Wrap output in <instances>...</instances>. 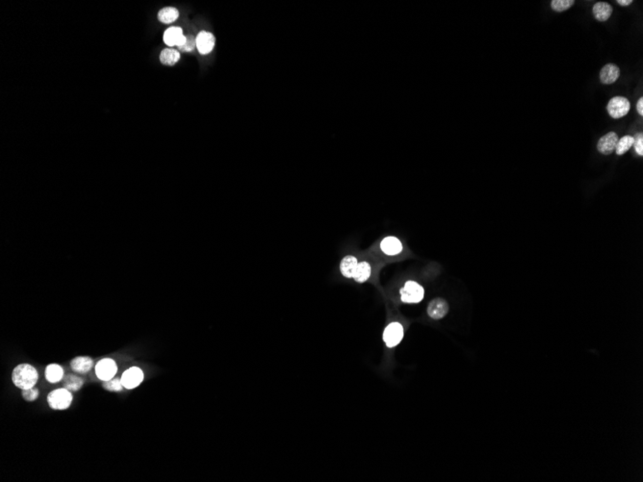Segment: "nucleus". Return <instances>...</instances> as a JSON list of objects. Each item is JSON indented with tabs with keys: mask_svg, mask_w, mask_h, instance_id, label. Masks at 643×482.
Wrapping results in <instances>:
<instances>
[{
	"mask_svg": "<svg viewBox=\"0 0 643 482\" xmlns=\"http://www.w3.org/2000/svg\"><path fill=\"white\" fill-rule=\"evenodd\" d=\"M39 380V372L30 364L18 365L12 371V381L21 390L35 387Z\"/></svg>",
	"mask_w": 643,
	"mask_h": 482,
	"instance_id": "f257e3e1",
	"label": "nucleus"
},
{
	"mask_svg": "<svg viewBox=\"0 0 643 482\" xmlns=\"http://www.w3.org/2000/svg\"><path fill=\"white\" fill-rule=\"evenodd\" d=\"M47 403L53 410H66L72 403V395L65 388H60L49 393Z\"/></svg>",
	"mask_w": 643,
	"mask_h": 482,
	"instance_id": "f03ea898",
	"label": "nucleus"
},
{
	"mask_svg": "<svg viewBox=\"0 0 643 482\" xmlns=\"http://www.w3.org/2000/svg\"><path fill=\"white\" fill-rule=\"evenodd\" d=\"M400 293L404 303H418L424 299V288L414 281H407Z\"/></svg>",
	"mask_w": 643,
	"mask_h": 482,
	"instance_id": "7ed1b4c3",
	"label": "nucleus"
},
{
	"mask_svg": "<svg viewBox=\"0 0 643 482\" xmlns=\"http://www.w3.org/2000/svg\"><path fill=\"white\" fill-rule=\"evenodd\" d=\"M631 109V103L628 99L623 97L612 98L607 106V111L612 119H621L625 117Z\"/></svg>",
	"mask_w": 643,
	"mask_h": 482,
	"instance_id": "20e7f679",
	"label": "nucleus"
},
{
	"mask_svg": "<svg viewBox=\"0 0 643 482\" xmlns=\"http://www.w3.org/2000/svg\"><path fill=\"white\" fill-rule=\"evenodd\" d=\"M404 337V328L399 323H392L385 328L384 341L388 348H394L399 345Z\"/></svg>",
	"mask_w": 643,
	"mask_h": 482,
	"instance_id": "39448f33",
	"label": "nucleus"
},
{
	"mask_svg": "<svg viewBox=\"0 0 643 482\" xmlns=\"http://www.w3.org/2000/svg\"><path fill=\"white\" fill-rule=\"evenodd\" d=\"M117 370H118L117 364L112 359H102L96 365L97 376L102 381H106L113 378L117 373Z\"/></svg>",
	"mask_w": 643,
	"mask_h": 482,
	"instance_id": "423d86ee",
	"label": "nucleus"
},
{
	"mask_svg": "<svg viewBox=\"0 0 643 482\" xmlns=\"http://www.w3.org/2000/svg\"><path fill=\"white\" fill-rule=\"evenodd\" d=\"M121 379L124 388L134 389L144 380V372L140 368L132 367L124 371Z\"/></svg>",
	"mask_w": 643,
	"mask_h": 482,
	"instance_id": "0eeeda50",
	"label": "nucleus"
},
{
	"mask_svg": "<svg viewBox=\"0 0 643 482\" xmlns=\"http://www.w3.org/2000/svg\"><path fill=\"white\" fill-rule=\"evenodd\" d=\"M427 312H428V315L431 319H433V320H441L446 315L448 314V312H449V304L445 300H443L441 298L434 299L429 303Z\"/></svg>",
	"mask_w": 643,
	"mask_h": 482,
	"instance_id": "6e6552de",
	"label": "nucleus"
},
{
	"mask_svg": "<svg viewBox=\"0 0 643 482\" xmlns=\"http://www.w3.org/2000/svg\"><path fill=\"white\" fill-rule=\"evenodd\" d=\"M618 140H619L618 136L615 132H609L608 134L604 135L599 140L597 144V149L599 152H601L604 155L611 154L615 150Z\"/></svg>",
	"mask_w": 643,
	"mask_h": 482,
	"instance_id": "1a4fd4ad",
	"label": "nucleus"
},
{
	"mask_svg": "<svg viewBox=\"0 0 643 482\" xmlns=\"http://www.w3.org/2000/svg\"><path fill=\"white\" fill-rule=\"evenodd\" d=\"M164 42L169 46H182L186 43V36L183 35L179 27H170L164 34Z\"/></svg>",
	"mask_w": 643,
	"mask_h": 482,
	"instance_id": "9d476101",
	"label": "nucleus"
},
{
	"mask_svg": "<svg viewBox=\"0 0 643 482\" xmlns=\"http://www.w3.org/2000/svg\"><path fill=\"white\" fill-rule=\"evenodd\" d=\"M619 76H620V69L614 64H608L604 66L600 71V81L606 85H609L616 82V80L619 78Z\"/></svg>",
	"mask_w": 643,
	"mask_h": 482,
	"instance_id": "9b49d317",
	"label": "nucleus"
},
{
	"mask_svg": "<svg viewBox=\"0 0 643 482\" xmlns=\"http://www.w3.org/2000/svg\"><path fill=\"white\" fill-rule=\"evenodd\" d=\"M94 361L89 356H78L70 361L72 371L78 374H86L93 369Z\"/></svg>",
	"mask_w": 643,
	"mask_h": 482,
	"instance_id": "f8f14e48",
	"label": "nucleus"
},
{
	"mask_svg": "<svg viewBox=\"0 0 643 482\" xmlns=\"http://www.w3.org/2000/svg\"><path fill=\"white\" fill-rule=\"evenodd\" d=\"M197 47L202 54H208L212 51L215 45V37L209 32H201L198 35Z\"/></svg>",
	"mask_w": 643,
	"mask_h": 482,
	"instance_id": "ddd939ff",
	"label": "nucleus"
},
{
	"mask_svg": "<svg viewBox=\"0 0 643 482\" xmlns=\"http://www.w3.org/2000/svg\"><path fill=\"white\" fill-rule=\"evenodd\" d=\"M381 247L384 253L387 255L399 254L403 249L402 243L396 237H386L383 240Z\"/></svg>",
	"mask_w": 643,
	"mask_h": 482,
	"instance_id": "4468645a",
	"label": "nucleus"
},
{
	"mask_svg": "<svg viewBox=\"0 0 643 482\" xmlns=\"http://www.w3.org/2000/svg\"><path fill=\"white\" fill-rule=\"evenodd\" d=\"M62 384L63 388L67 389L69 392H77L83 387L84 380L75 373H67L64 374L62 378Z\"/></svg>",
	"mask_w": 643,
	"mask_h": 482,
	"instance_id": "2eb2a0df",
	"label": "nucleus"
},
{
	"mask_svg": "<svg viewBox=\"0 0 643 482\" xmlns=\"http://www.w3.org/2000/svg\"><path fill=\"white\" fill-rule=\"evenodd\" d=\"M592 13L598 22H606L612 14V7L607 2H597L592 8Z\"/></svg>",
	"mask_w": 643,
	"mask_h": 482,
	"instance_id": "dca6fc26",
	"label": "nucleus"
},
{
	"mask_svg": "<svg viewBox=\"0 0 643 482\" xmlns=\"http://www.w3.org/2000/svg\"><path fill=\"white\" fill-rule=\"evenodd\" d=\"M357 264H358L357 259L354 256L349 255L343 258L340 263L341 273L347 278H352L357 267Z\"/></svg>",
	"mask_w": 643,
	"mask_h": 482,
	"instance_id": "f3484780",
	"label": "nucleus"
},
{
	"mask_svg": "<svg viewBox=\"0 0 643 482\" xmlns=\"http://www.w3.org/2000/svg\"><path fill=\"white\" fill-rule=\"evenodd\" d=\"M64 376V370L58 364H49L45 369V378L50 383L62 381Z\"/></svg>",
	"mask_w": 643,
	"mask_h": 482,
	"instance_id": "a211bd4d",
	"label": "nucleus"
},
{
	"mask_svg": "<svg viewBox=\"0 0 643 482\" xmlns=\"http://www.w3.org/2000/svg\"><path fill=\"white\" fill-rule=\"evenodd\" d=\"M371 275V266L367 262H361L357 264L355 272L353 274V279L357 283H363L369 279Z\"/></svg>",
	"mask_w": 643,
	"mask_h": 482,
	"instance_id": "6ab92c4d",
	"label": "nucleus"
},
{
	"mask_svg": "<svg viewBox=\"0 0 643 482\" xmlns=\"http://www.w3.org/2000/svg\"><path fill=\"white\" fill-rule=\"evenodd\" d=\"M179 58H180L179 52L176 49H171V48L163 49V51L160 54L161 63L167 66L175 65V63L178 62Z\"/></svg>",
	"mask_w": 643,
	"mask_h": 482,
	"instance_id": "aec40b11",
	"label": "nucleus"
},
{
	"mask_svg": "<svg viewBox=\"0 0 643 482\" xmlns=\"http://www.w3.org/2000/svg\"><path fill=\"white\" fill-rule=\"evenodd\" d=\"M179 14L178 11L175 8L172 7H166L162 10H160L158 13V20L161 23H173L177 20Z\"/></svg>",
	"mask_w": 643,
	"mask_h": 482,
	"instance_id": "412c9836",
	"label": "nucleus"
},
{
	"mask_svg": "<svg viewBox=\"0 0 643 482\" xmlns=\"http://www.w3.org/2000/svg\"><path fill=\"white\" fill-rule=\"evenodd\" d=\"M633 145V137L626 135L624 137H622L620 140H618L616 147H615V151L617 155H623L624 153H626Z\"/></svg>",
	"mask_w": 643,
	"mask_h": 482,
	"instance_id": "4be33fe9",
	"label": "nucleus"
},
{
	"mask_svg": "<svg viewBox=\"0 0 643 482\" xmlns=\"http://www.w3.org/2000/svg\"><path fill=\"white\" fill-rule=\"evenodd\" d=\"M102 387L104 390L109 392H121L124 388L122 379L118 377H113L109 380L102 382Z\"/></svg>",
	"mask_w": 643,
	"mask_h": 482,
	"instance_id": "5701e85b",
	"label": "nucleus"
},
{
	"mask_svg": "<svg viewBox=\"0 0 643 482\" xmlns=\"http://www.w3.org/2000/svg\"><path fill=\"white\" fill-rule=\"evenodd\" d=\"M574 3V0H553L551 2V7L554 11L561 13L568 10Z\"/></svg>",
	"mask_w": 643,
	"mask_h": 482,
	"instance_id": "b1692460",
	"label": "nucleus"
},
{
	"mask_svg": "<svg viewBox=\"0 0 643 482\" xmlns=\"http://www.w3.org/2000/svg\"><path fill=\"white\" fill-rule=\"evenodd\" d=\"M195 46H197V39L192 35H189L186 36V43L182 46H178L177 49L182 52H190L194 50Z\"/></svg>",
	"mask_w": 643,
	"mask_h": 482,
	"instance_id": "393cba45",
	"label": "nucleus"
},
{
	"mask_svg": "<svg viewBox=\"0 0 643 482\" xmlns=\"http://www.w3.org/2000/svg\"><path fill=\"white\" fill-rule=\"evenodd\" d=\"M22 391H23V392H22V396H23V399H24L26 402H34V401H36V400L39 398V395H40L38 388H35V387H33V388H30V389L22 390Z\"/></svg>",
	"mask_w": 643,
	"mask_h": 482,
	"instance_id": "a878e982",
	"label": "nucleus"
},
{
	"mask_svg": "<svg viewBox=\"0 0 643 482\" xmlns=\"http://www.w3.org/2000/svg\"><path fill=\"white\" fill-rule=\"evenodd\" d=\"M635 152L639 155H643V134L642 133H637L633 137V145Z\"/></svg>",
	"mask_w": 643,
	"mask_h": 482,
	"instance_id": "bb28decb",
	"label": "nucleus"
},
{
	"mask_svg": "<svg viewBox=\"0 0 643 482\" xmlns=\"http://www.w3.org/2000/svg\"><path fill=\"white\" fill-rule=\"evenodd\" d=\"M636 110L640 116H643V98H640L636 103Z\"/></svg>",
	"mask_w": 643,
	"mask_h": 482,
	"instance_id": "cd10ccee",
	"label": "nucleus"
},
{
	"mask_svg": "<svg viewBox=\"0 0 643 482\" xmlns=\"http://www.w3.org/2000/svg\"><path fill=\"white\" fill-rule=\"evenodd\" d=\"M616 2L621 6H629L632 3V0H617Z\"/></svg>",
	"mask_w": 643,
	"mask_h": 482,
	"instance_id": "c85d7f7f",
	"label": "nucleus"
}]
</instances>
